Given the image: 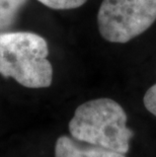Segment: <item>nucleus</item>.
I'll list each match as a JSON object with an SVG mask.
<instances>
[{
    "instance_id": "nucleus-7",
    "label": "nucleus",
    "mask_w": 156,
    "mask_h": 157,
    "mask_svg": "<svg viewBox=\"0 0 156 157\" xmlns=\"http://www.w3.org/2000/svg\"><path fill=\"white\" fill-rule=\"evenodd\" d=\"M143 101L146 109L156 117V84L152 85L146 91Z\"/></svg>"
},
{
    "instance_id": "nucleus-4",
    "label": "nucleus",
    "mask_w": 156,
    "mask_h": 157,
    "mask_svg": "<svg viewBox=\"0 0 156 157\" xmlns=\"http://www.w3.org/2000/svg\"><path fill=\"white\" fill-rule=\"evenodd\" d=\"M55 157H127L101 146L81 142L72 137H59L55 144Z\"/></svg>"
},
{
    "instance_id": "nucleus-6",
    "label": "nucleus",
    "mask_w": 156,
    "mask_h": 157,
    "mask_svg": "<svg viewBox=\"0 0 156 157\" xmlns=\"http://www.w3.org/2000/svg\"><path fill=\"white\" fill-rule=\"evenodd\" d=\"M49 8L57 10H67L80 7L87 0H36Z\"/></svg>"
},
{
    "instance_id": "nucleus-3",
    "label": "nucleus",
    "mask_w": 156,
    "mask_h": 157,
    "mask_svg": "<svg viewBox=\"0 0 156 157\" xmlns=\"http://www.w3.org/2000/svg\"><path fill=\"white\" fill-rule=\"evenodd\" d=\"M156 21V0H104L97 26L105 41L125 44L146 32Z\"/></svg>"
},
{
    "instance_id": "nucleus-5",
    "label": "nucleus",
    "mask_w": 156,
    "mask_h": 157,
    "mask_svg": "<svg viewBox=\"0 0 156 157\" xmlns=\"http://www.w3.org/2000/svg\"><path fill=\"white\" fill-rule=\"evenodd\" d=\"M28 2L29 0H0V33L9 32L14 26Z\"/></svg>"
},
{
    "instance_id": "nucleus-1",
    "label": "nucleus",
    "mask_w": 156,
    "mask_h": 157,
    "mask_svg": "<svg viewBox=\"0 0 156 157\" xmlns=\"http://www.w3.org/2000/svg\"><path fill=\"white\" fill-rule=\"evenodd\" d=\"M47 41L29 32L0 33V75L28 88H46L53 81Z\"/></svg>"
},
{
    "instance_id": "nucleus-2",
    "label": "nucleus",
    "mask_w": 156,
    "mask_h": 157,
    "mask_svg": "<svg viewBox=\"0 0 156 157\" xmlns=\"http://www.w3.org/2000/svg\"><path fill=\"white\" fill-rule=\"evenodd\" d=\"M127 113L114 99L101 98L82 103L69 122L71 137L126 154L133 131L127 127Z\"/></svg>"
}]
</instances>
